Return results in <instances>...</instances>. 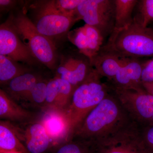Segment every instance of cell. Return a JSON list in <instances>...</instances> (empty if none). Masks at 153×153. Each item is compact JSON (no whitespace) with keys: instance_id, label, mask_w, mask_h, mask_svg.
I'll use <instances>...</instances> for the list:
<instances>
[{"instance_id":"cell-1","label":"cell","mask_w":153,"mask_h":153,"mask_svg":"<svg viewBox=\"0 0 153 153\" xmlns=\"http://www.w3.org/2000/svg\"><path fill=\"white\" fill-rule=\"evenodd\" d=\"M131 120L112 90L77 126L71 139L91 142Z\"/></svg>"},{"instance_id":"cell-2","label":"cell","mask_w":153,"mask_h":153,"mask_svg":"<svg viewBox=\"0 0 153 153\" xmlns=\"http://www.w3.org/2000/svg\"><path fill=\"white\" fill-rule=\"evenodd\" d=\"M100 52L120 57H153V29L133 23L113 32Z\"/></svg>"},{"instance_id":"cell-3","label":"cell","mask_w":153,"mask_h":153,"mask_svg":"<svg viewBox=\"0 0 153 153\" xmlns=\"http://www.w3.org/2000/svg\"><path fill=\"white\" fill-rule=\"evenodd\" d=\"M102 78L93 68L84 81L74 89L66 110L71 121L72 134L89 112L112 91L110 85L102 82Z\"/></svg>"},{"instance_id":"cell-4","label":"cell","mask_w":153,"mask_h":153,"mask_svg":"<svg viewBox=\"0 0 153 153\" xmlns=\"http://www.w3.org/2000/svg\"><path fill=\"white\" fill-rule=\"evenodd\" d=\"M142 126L130 121L104 137L90 143L91 153H148Z\"/></svg>"},{"instance_id":"cell-5","label":"cell","mask_w":153,"mask_h":153,"mask_svg":"<svg viewBox=\"0 0 153 153\" xmlns=\"http://www.w3.org/2000/svg\"><path fill=\"white\" fill-rule=\"evenodd\" d=\"M10 19L20 39L36 60L51 70L55 69L57 54L53 41L38 32L26 13Z\"/></svg>"},{"instance_id":"cell-6","label":"cell","mask_w":153,"mask_h":153,"mask_svg":"<svg viewBox=\"0 0 153 153\" xmlns=\"http://www.w3.org/2000/svg\"><path fill=\"white\" fill-rule=\"evenodd\" d=\"M33 22L39 33L52 41L68 32L79 21L77 15L69 16L63 13L57 7L56 1H41L30 7Z\"/></svg>"},{"instance_id":"cell-7","label":"cell","mask_w":153,"mask_h":153,"mask_svg":"<svg viewBox=\"0 0 153 153\" xmlns=\"http://www.w3.org/2000/svg\"><path fill=\"white\" fill-rule=\"evenodd\" d=\"M76 14L79 20L98 30L104 39L114 30V0H82Z\"/></svg>"},{"instance_id":"cell-8","label":"cell","mask_w":153,"mask_h":153,"mask_svg":"<svg viewBox=\"0 0 153 153\" xmlns=\"http://www.w3.org/2000/svg\"><path fill=\"white\" fill-rule=\"evenodd\" d=\"M112 88L113 91L131 117L140 125H149L153 115V106L146 91Z\"/></svg>"},{"instance_id":"cell-9","label":"cell","mask_w":153,"mask_h":153,"mask_svg":"<svg viewBox=\"0 0 153 153\" xmlns=\"http://www.w3.org/2000/svg\"><path fill=\"white\" fill-rule=\"evenodd\" d=\"M38 120L44 126L55 150L71 139L72 134L71 121L65 110L47 108L41 111Z\"/></svg>"},{"instance_id":"cell-10","label":"cell","mask_w":153,"mask_h":153,"mask_svg":"<svg viewBox=\"0 0 153 153\" xmlns=\"http://www.w3.org/2000/svg\"><path fill=\"white\" fill-rule=\"evenodd\" d=\"M0 55L29 65L38 62L20 39L10 18L0 26Z\"/></svg>"},{"instance_id":"cell-11","label":"cell","mask_w":153,"mask_h":153,"mask_svg":"<svg viewBox=\"0 0 153 153\" xmlns=\"http://www.w3.org/2000/svg\"><path fill=\"white\" fill-rule=\"evenodd\" d=\"M14 125L19 139L29 153H45L52 149L51 139L38 118L27 123Z\"/></svg>"},{"instance_id":"cell-12","label":"cell","mask_w":153,"mask_h":153,"mask_svg":"<svg viewBox=\"0 0 153 153\" xmlns=\"http://www.w3.org/2000/svg\"><path fill=\"white\" fill-rule=\"evenodd\" d=\"M121 58L122 65L118 72L108 82L114 88L145 91L141 82L142 62L138 58Z\"/></svg>"},{"instance_id":"cell-13","label":"cell","mask_w":153,"mask_h":153,"mask_svg":"<svg viewBox=\"0 0 153 153\" xmlns=\"http://www.w3.org/2000/svg\"><path fill=\"white\" fill-rule=\"evenodd\" d=\"M94 67L90 60L81 54L63 61L57 68L55 77L68 81L74 89L84 81Z\"/></svg>"},{"instance_id":"cell-14","label":"cell","mask_w":153,"mask_h":153,"mask_svg":"<svg viewBox=\"0 0 153 153\" xmlns=\"http://www.w3.org/2000/svg\"><path fill=\"white\" fill-rule=\"evenodd\" d=\"M23 108L4 89H0V117L1 120L21 124L31 122L39 117Z\"/></svg>"},{"instance_id":"cell-15","label":"cell","mask_w":153,"mask_h":153,"mask_svg":"<svg viewBox=\"0 0 153 153\" xmlns=\"http://www.w3.org/2000/svg\"><path fill=\"white\" fill-rule=\"evenodd\" d=\"M42 79L40 75L30 71L11 80L4 85V90L15 101L23 102L33 86Z\"/></svg>"},{"instance_id":"cell-16","label":"cell","mask_w":153,"mask_h":153,"mask_svg":"<svg viewBox=\"0 0 153 153\" xmlns=\"http://www.w3.org/2000/svg\"><path fill=\"white\" fill-rule=\"evenodd\" d=\"M19 151L28 153L18 137L15 125L10 122H0V152Z\"/></svg>"},{"instance_id":"cell-17","label":"cell","mask_w":153,"mask_h":153,"mask_svg":"<svg viewBox=\"0 0 153 153\" xmlns=\"http://www.w3.org/2000/svg\"><path fill=\"white\" fill-rule=\"evenodd\" d=\"M91 65L102 77L108 82L115 76L122 65V58L112 54L99 52L92 60Z\"/></svg>"},{"instance_id":"cell-18","label":"cell","mask_w":153,"mask_h":153,"mask_svg":"<svg viewBox=\"0 0 153 153\" xmlns=\"http://www.w3.org/2000/svg\"><path fill=\"white\" fill-rule=\"evenodd\" d=\"M138 1V0H114L115 16L113 32L123 30L133 23L134 10Z\"/></svg>"},{"instance_id":"cell-19","label":"cell","mask_w":153,"mask_h":153,"mask_svg":"<svg viewBox=\"0 0 153 153\" xmlns=\"http://www.w3.org/2000/svg\"><path fill=\"white\" fill-rule=\"evenodd\" d=\"M27 68L22 67L18 62L2 55H0V82L5 85L17 76L30 72Z\"/></svg>"},{"instance_id":"cell-20","label":"cell","mask_w":153,"mask_h":153,"mask_svg":"<svg viewBox=\"0 0 153 153\" xmlns=\"http://www.w3.org/2000/svg\"><path fill=\"white\" fill-rule=\"evenodd\" d=\"M134 23L148 27L153 22V0H140L137 3L133 16Z\"/></svg>"},{"instance_id":"cell-21","label":"cell","mask_w":153,"mask_h":153,"mask_svg":"<svg viewBox=\"0 0 153 153\" xmlns=\"http://www.w3.org/2000/svg\"><path fill=\"white\" fill-rule=\"evenodd\" d=\"M83 26L87 37L89 59L91 64L92 60L98 55L102 47L104 38L96 28L86 24Z\"/></svg>"},{"instance_id":"cell-22","label":"cell","mask_w":153,"mask_h":153,"mask_svg":"<svg viewBox=\"0 0 153 153\" xmlns=\"http://www.w3.org/2000/svg\"><path fill=\"white\" fill-rule=\"evenodd\" d=\"M48 81L41 79L33 86L23 102L44 108L46 97V89Z\"/></svg>"},{"instance_id":"cell-23","label":"cell","mask_w":153,"mask_h":153,"mask_svg":"<svg viewBox=\"0 0 153 153\" xmlns=\"http://www.w3.org/2000/svg\"><path fill=\"white\" fill-rule=\"evenodd\" d=\"M57 78L59 88L55 108L66 110L71 102L74 88L68 81Z\"/></svg>"},{"instance_id":"cell-24","label":"cell","mask_w":153,"mask_h":153,"mask_svg":"<svg viewBox=\"0 0 153 153\" xmlns=\"http://www.w3.org/2000/svg\"><path fill=\"white\" fill-rule=\"evenodd\" d=\"M54 153H91L90 143L71 139L55 149Z\"/></svg>"},{"instance_id":"cell-25","label":"cell","mask_w":153,"mask_h":153,"mask_svg":"<svg viewBox=\"0 0 153 153\" xmlns=\"http://www.w3.org/2000/svg\"><path fill=\"white\" fill-rule=\"evenodd\" d=\"M68 38L78 49L79 53L89 59L87 37L84 26L72 30L68 33Z\"/></svg>"},{"instance_id":"cell-26","label":"cell","mask_w":153,"mask_h":153,"mask_svg":"<svg viewBox=\"0 0 153 153\" xmlns=\"http://www.w3.org/2000/svg\"><path fill=\"white\" fill-rule=\"evenodd\" d=\"M59 88V83L57 77L50 79L47 83L46 89V97L43 110L55 108L57 101Z\"/></svg>"},{"instance_id":"cell-27","label":"cell","mask_w":153,"mask_h":153,"mask_svg":"<svg viewBox=\"0 0 153 153\" xmlns=\"http://www.w3.org/2000/svg\"><path fill=\"white\" fill-rule=\"evenodd\" d=\"M82 0H58L56 5L60 11L69 16L76 15V10Z\"/></svg>"},{"instance_id":"cell-28","label":"cell","mask_w":153,"mask_h":153,"mask_svg":"<svg viewBox=\"0 0 153 153\" xmlns=\"http://www.w3.org/2000/svg\"><path fill=\"white\" fill-rule=\"evenodd\" d=\"M141 82L142 83L153 82V58L142 62Z\"/></svg>"},{"instance_id":"cell-29","label":"cell","mask_w":153,"mask_h":153,"mask_svg":"<svg viewBox=\"0 0 153 153\" xmlns=\"http://www.w3.org/2000/svg\"><path fill=\"white\" fill-rule=\"evenodd\" d=\"M143 140L148 153H153V125L142 126Z\"/></svg>"},{"instance_id":"cell-30","label":"cell","mask_w":153,"mask_h":153,"mask_svg":"<svg viewBox=\"0 0 153 153\" xmlns=\"http://www.w3.org/2000/svg\"><path fill=\"white\" fill-rule=\"evenodd\" d=\"M16 2V1L11 0H1L0 7L1 11L11 9L15 5Z\"/></svg>"},{"instance_id":"cell-31","label":"cell","mask_w":153,"mask_h":153,"mask_svg":"<svg viewBox=\"0 0 153 153\" xmlns=\"http://www.w3.org/2000/svg\"><path fill=\"white\" fill-rule=\"evenodd\" d=\"M142 85L144 89L147 93L153 95V82L143 83Z\"/></svg>"},{"instance_id":"cell-32","label":"cell","mask_w":153,"mask_h":153,"mask_svg":"<svg viewBox=\"0 0 153 153\" xmlns=\"http://www.w3.org/2000/svg\"><path fill=\"white\" fill-rule=\"evenodd\" d=\"M148 98H149V101L150 102L151 104L153 106V95L148 93Z\"/></svg>"},{"instance_id":"cell-33","label":"cell","mask_w":153,"mask_h":153,"mask_svg":"<svg viewBox=\"0 0 153 153\" xmlns=\"http://www.w3.org/2000/svg\"><path fill=\"white\" fill-rule=\"evenodd\" d=\"M0 153H24L19 151H11V152H0Z\"/></svg>"},{"instance_id":"cell-34","label":"cell","mask_w":153,"mask_h":153,"mask_svg":"<svg viewBox=\"0 0 153 153\" xmlns=\"http://www.w3.org/2000/svg\"><path fill=\"white\" fill-rule=\"evenodd\" d=\"M150 125H153V115L152 116V119H151Z\"/></svg>"},{"instance_id":"cell-35","label":"cell","mask_w":153,"mask_h":153,"mask_svg":"<svg viewBox=\"0 0 153 153\" xmlns=\"http://www.w3.org/2000/svg\"><path fill=\"white\" fill-rule=\"evenodd\" d=\"M29 153V152H28V153Z\"/></svg>"}]
</instances>
